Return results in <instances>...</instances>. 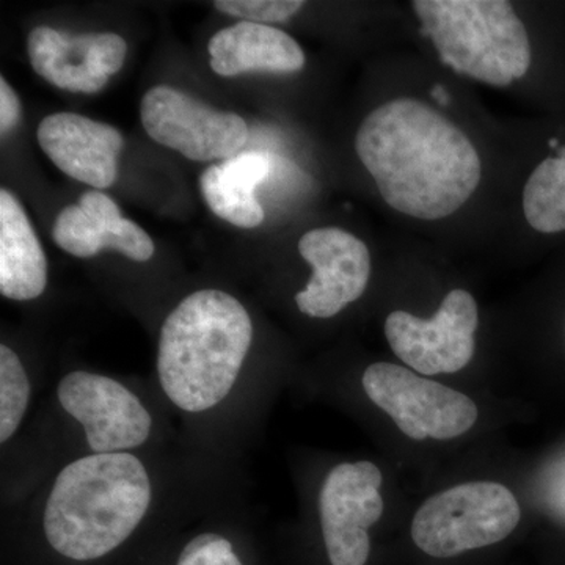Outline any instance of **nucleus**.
Instances as JSON below:
<instances>
[{
	"instance_id": "nucleus-1",
	"label": "nucleus",
	"mask_w": 565,
	"mask_h": 565,
	"mask_svg": "<svg viewBox=\"0 0 565 565\" xmlns=\"http://www.w3.org/2000/svg\"><path fill=\"white\" fill-rule=\"evenodd\" d=\"M355 151L393 210L440 221L473 196L482 163L467 134L415 98H396L371 111L355 136Z\"/></svg>"
},
{
	"instance_id": "nucleus-2",
	"label": "nucleus",
	"mask_w": 565,
	"mask_h": 565,
	"mask_svg": "<svg viewBox=\"0 0 565 565\" xmlns=\"http://www.w3.org/2000/svg\"><path fill=\"white\" fill-rule=\"evenodd\" d=\"M151 503L150 471L132 452L73 460L55 476L41 514L43 561L110 564L131 544Z\"/></svg>"
},
{
	"instance_id": "nucleus-3",
	"label": "nucleus",
	"mask_w": 565,
	"mask_h": 565,
	"mask_svg": "<svg viewBox=\"0 0 565 565\" xmlns=\"http://www.w3.org/2000/svg\"><path fill=\"white\" fill-rule=\"evenodd\" d=\"M253 322L232 294L202 289L182 299L159 333V385L185 414H204L233 392L250 352Z\"/></svg>"
},
{
	"instance_id": "nucleus-4",
	"label": "nucleus",
	"mask_w": 565,
	"mask_h": 565,
	"mask_svg": "<svg viewBox=\"0 0 565 565\" xmlns=\"http://www.w3.org/2000/svg\"><path fill=\"white\" fill-rule=\"evenodd\" d=\"M412 7L440 61L456 73L498 88L530 73L533 44L511 2L415 0Z\"/></svg>"
},
{
	"instance_id": "nucleus-5",
	"label": "nucleus",
	"mask_w": 565,
	"mask_h": 565,
	"mask_svg": "<svg viewBox=\"0 0 565 565\" xmlns=\"http://www.w3.org/2000/svg\"><path fill=\"white\" fill-rule=\"evenodd\" d=\"M522 519L514 493L498 482H467L434 494L412 522L416 546L433 557H455L498 544Z\"/></svg>"
},
{
	"instance_id": "nucleus-6",
	"label": "nucleus",
	"mask_w": 565,
	"mask_h": 565,
	"mask_svg": "<svg viewBox=\"0 0 565 565\" xmlns=\"http://www.w3.org/2000/svg\"><path fill=\"white\" fill-rule=\"evenodd\" d=\"M362 384L367 397L414 440H451L478 419V407L467 394L397 364H371Z\"/></svg>"
},
{
	"instance_id": "nucleus-7",
	"label": "nucleus",
	"mask_w": 565,
	"mask_h": 565,
	"mask_svg": "<svg viewBox=\"0 0 565 565\" xmlns=\"http://www.w3.org/2000/svg\"><path fill=\"white\" fill-rule=\"evenodd\" d=\"M140 117L152 140L195 162L226 161L248 139L243 117L214 109L169 85H156L145 93Z\"/></svg>"
},
{
	"instance_id": "nucleus-8",
	"label": "nucleus",
	"mask_w": 565,
	"mask_h": 565,
	"mask_svg": "<svg viewBox=\"0 0 565 565\" xmlns=\"http://www.w3.org/2000/svg\"><path fill=\"white\" fill-rule=\"evenodd\" d=\"M57 401L81 424L92 455L132 452L150 440V411L132 390L109 375L73 371L58 382Z\"/></svg>"
},
{
	"instance_id": "nucleus-9",
	"label": "nucleus",
	"mask_w": 565,
	"mask_h": 565,
	"mask_svg": "<svg viewBox=\"0 0 565 565\" xmlns=\"http://www.w3.org/2000/svg\"><path fill=\"white\" fill-rule=\"evenodd\" d=\"M478 322L475 297L455 289L433 319L393 311L385 321V337L397 359L416 373L455 374L473 359Z\"/></svg>"
},
{
	"instance_id": "nucleus-10",
	"label": "nucleus",
	"mask_w": 565,
	"mask_h": 565,
	"mask_svg": "<svg viewBox=\"0 0 565 565\" xmlns=\"http://www.w3.org/2000/svg\"><path fill=\"white\" fill-rule=\"evenodd\" d=\"M382 471L360 460L337 465L321 487L319 516L330 565H366L370 530L384 514Z\"/></svg>"
},
{
	"instance_id": "nucleus-11",
	"label": "nucleus",
	"mask_w": 565,
	"mask_h": 565,
	"mask_svg": "<svg viewBox=\"0 0 565 565\" xmlns=\"http://www.w3.org/2000/svg\"><path fill=\"white\" fill-rule=\"evenodd\" d=\"M299 253L313 267L297 308L316 319L340 315L366 291L371 278V253L366 244L341 228H316L300 237Z\"/></svg>"
},
{
	"instance_id": "nucleus-12",
	"label": "nucleus",
	"mask_w": 565,
	"mask_h": 565,
	"mask_svg": "<svg viewBox=\"0 0 565 565\" xmlns=\"http://www.w3.org/2000/svg\"><path fill=\"white\" fill-rule=\"evenodd\" d=\"M28 52L33 71L54 87L93 95L122 68L128 44L117 33H68L41 25L29 33Z\"/></svg>"
},
{
	"instance_id": "nucleus-13",
	"label": "nucleus",
	"mask_w": 565,
	"mask_h": 565,
	"mask_svg": "<svg viewBox=\"0 0 565 565\" xmlns=\"http://www.w3.org/2000/svg\"><path fill=\"white\" fill-rule=\"evenodd\" d=\"M36 139L54 166L73 180L95 189L110 188L117 180L125 140L114 126L61 111L40 122Z\"/></svg>"
},
{
	"instance_id": "nucleus-14",
	"label": "nucleus",
	"mask_w": 565,
	"mask_h": 565,
	"mask_svg": "<svg viewBox=\"0 0 565 565\" xmlns=\"http://www.w3.org/2000/svg\"><path fill=\"white\" fill-rule=\"evenodd\" d=\"M52 237L62 250L76 258H92L106 248L137 263L154 255L150 234L122 217L118 204L98 191L85 192L79 203L66 206L55 218Z\"/></svg>"
},
{
	"instance_id": "nucleus-15",
	"label": "nucleus",
	"mask_w": 565,
	"mask_h": 565,
	"mask_svg": "<svg viewBox=\"0 0 565 565\" xmlns=\"http://www.w3.org/2000/svg\"><path fill=\"white\" fill-rule=\"evenodd\" d=\"M210 65L218 76L244 73L291 74L305 66L300 44L280 29L241 21L215 33L207 43Z\"/></svg>"
},
{
	"instance_id": "nucleus-16",
	"label": "nucleus",
	"mask_w": 565,
	"mask_h": 565,
	"mask_svg": "<svg viewBox=\"0 0 565 565\" xmlns=\"http://www.w3.org/2000/svg\"><path fill=\"white\" fill-rule=\"evenodd\" d=\"M47 285V262L20 200L0 191V294L17 302L39 299Z\"/></svg>"
},
{
	"instance_id": "nucleus-17",
	"label": "nucleus",
	"mask_w": 565,
	"mask_h": 565,
	"mask_svg": "<svg viewBox=\"0 0 565 565\" xmlns=\"http://www.w3.org/2000/svg\"><path fill=\"white\" fill-rule=\"evenodd\" d=\"M270 169L269 154L259 151L241 152L214 163L200 177L204 202L223 221L239 228H256L264 222V210L255 191Z\"/></svg>"
},
{
	"instance_id": "nucleus-18",
	"label": "nucleus",
	"mask_w": 565,
	"mask_h": 565,
	"mask_svg": "<svg viewBox=\"0 0 565 565\" xmlns=\"http://www.w3.org/2000/svg\"><path fill=\"white\" fill-rule=\"evenodd\" d=\"M32 384L20 355L0 345V441L9 444L20 430L31 405Z\"/></svg>"
},
{
	"instance_id": "nucleus-19",
	"label": "nucleus",
	"mask_w": 565,
	"mask_h": 565,
	"mask_svg": "<svg viewBox=\"0 0 565 565\" xmlns=\"http://www.w3.org/2000/svg\"><path fill=\"white\" fill-rule=\"evenodd\" d=\"M167 565H247V557L228 535L203 531L189 537Z\"/></svg>"
},
{
	"instance_id": "nucleus-20",
	"label": "nucleus",
	"mask_w": 565,
	"mask_h": 565,
	"mask_svg": "<svg viewBox=\"0 0 565 565\" xmlns=\"http://www.w3.org/2000/svg\"><path fill=\"white\" fill-rule=\"evenodd\" d=\"M300 0H217L214 7L230 17L243 18L256 24L285 22L302 10Z\"/></svg>"
},
{
	"instance_id": "nucleus-21",
	"label": "nucleus",
	"mask_w": 565,
	"mask_h": 565,
	"mask_svg": "<svg viewBox=\"0 0 565 565\" xmlns=\"http://www.w3.org/2000/svg\"><path fill=\"white\" fill-rule=\"evenodd\" d=\"M21 120V103L6 77H0V132L2 137L13 131Z\"/></svg>"
}]
</instances>
